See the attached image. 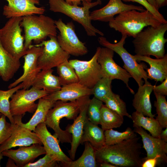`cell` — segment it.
Here are the masks:
<instances>
[{"label": "cell", "instance_id": "obj_1", "mask_svg": "<svg viewBox=\"0 0 167 167\" xmlns=\"http://www.w3.org/2000/svg\"><path fill=\"white\" fill-rule=\"evenodd\" d=\"M137 136L117 144L104 146L96 150L97 164L107 162L118 167H140L143 162L141 158L142 145Z\"/></svg>", "mask_w": 167, "mask_h": 167}, {"label": "cell", "instance_id": "obj_2", "mask_svg": "<svg viewBox=\"0 0 167 167\" xmlns=\"http://www.w3.org/2000/svg\"><path fill=\"white\" fill-rule=\"evenodd\" d=\"M87 96L75 101H69L58 100L49 111L44 122L54 131V135L62 143H71L72 135L60 127V120L63 118L68 120H75L79 114L82 106L90 99Z\"/></svg>", "mask_w": 167, "mask_h": 167}, {"label": "cell", "instance_id": "obj_3", "mask_svg": "<svg viewBox=\"0 0 167 167\" xmlns=\"http://www.w3.org/2000/svg\"><path fill=\"white\" fill-rule=\"evenodd\" d=\"M161 22L149 11L135 10L126 11L114 17L109 22V27L122 35L134 38L145 27L157 26Z\"/></svg>", "mask_w": 167, "mask_h": 167}, {"label": "cell", "instance_id": "obj_4", "mask_svg": "<svg viewBox=\"0 0 167 167\" xmlns=\"http://www.w3.org/2000/svg\"><path fill=\"white\" fill-rule=\"evenodd\" d=\"M167 30V24H162L157 26H148L140 31L132 41L135 55H152L156 58L163 57L165 54L167 39L164 36Z\"/></svg>", "mask_w": 167, "mask_h": 167}, {"label": "cell", "instance_id": "obj_5", "mask_svg": "<svg viewBox=\"0 0 167 167\" xmlns=\"http://www.w3.org/2000/svg\"><path fill=\"white\" fill-rule=\"evenodd\" d=\"M48 1L51 11L64 14L81 24L88 36H96L97 34L104 36L103 32L92 25L90 18V9L101 4V0L93 2L83 1V6L81 7L70 4L64 0H48Z\"/></svg>", "mask_w": 167, "mask_h": 167}, {"label": "cell", "instance_id": "obj_6", "mask_svg": "<svg viewBox=\"0 0 167 167\" xmlns=\"http://www.w3.org/2000/svg\"><path fill=\"white\" fill-rule=\"evenodd\" d=\"M20 25L24 28V46L27 49L32 45V41L39 44L47 37L57 36L55 20L43 14L22 17Z\"/></svg>", "mask_w": 167, "mask_h": 167}, {"label": "cell", "instance_id": "obj_7", "mask_svg": "<svg viewBox=\"0 0 167 167\" xmlns=\"http://www.w3.org/2000/svg\"><path fill=\"white\" fill-rule=\"evenodd\" d=\"M127 37L125 35H122L121 38L118 42L112 43L103 36H101L98 38V41L100 45L111 49L120 56L124 63L123 68L135 80L138 86H142L144 83L143 79L145 82H146L149 79L145 70L147 67L143 63H139L134 58L133 55L130 54L124 47Z\"/></svg>", "mask_w": 167, "mask_h": 167}, {"label": "cell", "instance_id": "obj_8", "mask_svg": "<svg viewBox=\"0 0 167 167\" xmlns=\"http://www.w3.org/2000/svg\"><path fill=\"white\" fill-rule=\"evenodd\" d=\"M22 17L9 19L0 29V40L4 49L15 58L20 59L27 53L24 46V38L22 35L20 23Z\"/></svg>", "mask_w": 167, "mask_h": 167}, {"label": "cell", "instance_id": "obj_9", "mask_svg": "<svg viewBox=\"0 0 167 167\" xmlns=\"http://www.w3.org/2000/svg\"><path fill=\"white\" fill-rule=\"evenodd\" d=\"M49 94L44 90H38L32 87L28 89L22 88L18 90L11 98L10 109L11 115L13 117L23 116L26 112L33 113L38 105L35 101Z\"/></svg>", "mask_w": 167, "mask_h": 167}, {"label": "cell", "instance_id": "obj_10", "mask_svg": "<svg viewBox=\"0 0 167 167\" xmlns=\"http://www.w3.org/2000/svg\"><path fill=\"white\" fill-rule=\"evenodd\" d=\"M59 33L57 36V41L62 48L70 55L75 56L86 54L88 50L85 44L78 37L72 22L65 24L61 19L55 20Z\"/></svg>", "mask_w": 167, "mask_h": 167}, {"label": "cell", "instance_id": "obj_11", "mask_svg": "<svg viewBox=\"0 0 167 167\" xmlns=\"http://www.w3.org/2000/svg\"><path fill=\"white\" fill-rule=\"evenodd\" d=\"M48 40H44L35 46L43 47L39 57L37 64L41 70H45L57 67L63 62L68 60L70 55L64 51L59 44L57 37L50 36Z\"/></svg>", "mask_w": 167, "mask_h": 167}, {"label": "cell", "instance_id": "obj_12", "mask_svg": "<svg viewBox=\"0 0 167 167\" xmlns=\"http://www.w3.org/2000/svg\"><path fill=\"white\" fill-rule=\"evenodd\" d=\"M100 48V47L97 48L95 54L89 60H68L77 74L78 83L90 88H92L103 77L101 66L97 60Z\"/></svg>", "mask_w": 167, "mask_h": 167}, {"label": "cell", "instance_id": "obj_13", "mask_svg": "<svg viewBox=\"0 0 167 167\" xmlns=\"http://www.w3.org/2000/svg\"><path fill=\"white\" fill-rule=\"evenodd\" d=\"M114 52L107 47H100L97 60L100 64L103 77L112 80L118 79L122 81L130 92L134 94L135 92L129 85L131 75L125 69L118 66L113 59Z\"/></svg>", "mask_w": 167, "mask_h": 167}, {"label": "cell", "instance_id": "obj_14", "mask_svg": "<svg viewBox=\"0 0 167 167\" xmlns=\"http://www.w3.org/2000/svg\"><path fill=\"white\" fill-rule=\"evenodd\" d=\"M42 46L37 47L31 45L27 53L23 57L24 62L22 75L8 86L9 89L14 87L22 83V88L28 89L32 86L36 76L41 70L38 67V59L42 53Z\"/></svg>", "mask_w": 167, "mask_h": 167}, {"label": "cell", "instance_id": "obj_15", "mask_svg": "<svg viewBox=\"0 0 167 167\" xmlns=\"http://www.w3.org/2000/svg\"><path fill=\"white\" fill-rule=\"evenodd\" d=\"M34 132L37 134L43 145L46 154L54 157L60 163L72 161L63 152L58 138L48 131L44 122L38 124Z\"/></svg>", "mask_w": 167, "mask_h": 167}, {"label": "cell", "instance_id": "obj_16", "mask_svg": "<svg viewBox=\"0 0 167 167\" xmlns=\"http://www.w3.org/2000/svg\"><path fill=\"white\" fill-rule=\"evenodd\" d=\"M8 2L3 8V15L7 18L23 17L35 14H43L44 7H38L35 4L39 3V0H5Z\"/></svg>", "mask_w": 167, "mask_h": 167}, {"label": "cell", "instance_id": "obj_17", "mask_svg": "<svg viewBox=\"0 0 167 167\" xmlns=\"http://www.w3.org/2000/svg\"><path fill=\"white\" fill-rule=\"evenodd\" d=\"M42 143L37 134L19 125L15 121L14 128L10 137L0 146V152L19 146H28L32 144Z\"/></svg>", "mask_w": 167, "mask_h": 167}, {"label": "cell", "instance_id": "obj_18", "mask_svg": "<svg viewBox=\"0 0 167 167\" xmlns=\"http://www.w3.org/2000/svg\"><path fill=\"white\" fill-rule=\"evenodd\" d=\"M134 131L141 137L143 147L147 153V156L143 161L148 159L160 156L162 163L167 162V143L160 138L152 136L141 127H134Z\"/></svg>", "mask_w": 167, "mask_h": 167}, {"label": "cell", "instance_id": "obj_19", "mask_svg": "<svg viewBox=\"0 0 167 167\" xmlns=\"http://www.w3.org/2000/svg\"><path fill=\"white\" fill-rule=\"evenodd\" d=\"M132 10L141 11L145 10L142 6L126 4L122 0H109L108 3L102 8L90 12V18L92 21L109 22L115 15Z\"/></svg>", "mask_w": 167, "mask_h": 167}, {"label": "cell", "instance_id": "obj_20", "mask_svg": "<svg viewBox=\"0 0 167 167\" xmlns=\"http://www.w3.org/2000/svg\"><path fill=\"white\" fill-rule=\"evenodd\" d=\"M2 153L3 156L12 159L17 167H24L40 156L45 154L46 152L43 146L36 143L28 146L20 147L16 150L8 149Z\"/></svg>", "mask_w": 167, "mask_h": 167}, {"label": "cell", "instance_id": "obj_21", "mask_svg": "<svg viewBox=\"0 0 167 167\" xmlns=\"http://www.w3.org/2000/svg\"><path fill=\"white\" fill-rule=\"evenodd\" d=\"M90 99L82 106L79 115L74 120L72 124H68L65 130L72 135L71 148L68 152L70 158L73 161L75 159L77 149L83 134L84 125L87 119V109Z\"/></svg>", "mask_w": 167, "mask_h": 167}, {"label": "cell", "instance_id": "obj_22", "mask_svg": "<svg viewBox=\"0 0 167 167\" xmlns=\"http://www.w3.org/2000/svg\"><path fill=\"white\" fill-rule=\"evenodd\" d=\"M92 94L91 88L77 83L62 86L59 90L43 97L55 101H71Z\"/></svg>", "mask_w": 167, "mask_h": 167}, {"label": "cell", "instance_id": "obj_23", "mask_svg": "<svg viewBox=\"0 0 167 167\" xmlns=\"http://www.w3.org/2000/svg\"><path fill=\"white\" fill-rule=\"evenodd\" d=\"M138 62L143 61L147 63L150 68L146 67V72L148 78L157 82H162L167 78V54L160 58L153 59L150 56L135 55H133Z\"/></svg>", "mask_w": 167, "mask_h": 167}, {"label": "cell", "instance_id": "obj_24", "mask_svg": "<svg viewBox=\"0 0 167 167\" xmlns=\"http://www.w3.org/2000/svg\"><path fill=\"white\" fill-rule=\"evenodd\" d=\"M153 88L154 85L149 82H145L143 85L139 86L132 101V105L136 111L145 116L152 118L155 117V115L152 112V106L150 100Z\"/></svg>", "mask_w": 167, "mask_h": 167}, {"label": "cell", "instance_id": "obj_25", "mask_svg": "<svg viewBox=\"0 0 167 167\" xmlns=\"http://www.w3.org/2000/svg\"><path fill=\"white\" fill-rule=\"evenodd\" d=\"M57 101L42 97L39 99L36 109L30 120L26 123L22 122V116L13 117L15 121L23 127L34 131L39 123L44 122L47 114Z\"/></svg>", "mask_w": 167, "mask_h": 167}, {"label": "cell", "instance_id": "obj_26", "mask_svg": "<svg viewBox=\"0 0 167 167\" xmlns=\"http://www.w3.org/2000/svg\"><path fill=\"white\" fill-rule=\"evenodd\" d=\"M20 65L19 59L12 56L4 49L0 40V75L3 80L8 82L12 79Z\"/></svg>", "mask_w": 167, "mask_h": 167}, {"label": "cell", "instance_id": "obj_27", "mask_svg": "<svg viewBox=\"0 0 167 167\" xmlns=\"http://www.w3.org/2000/svg\"><path fill=\"white\" fill-rule=\"evenodd\" d=\"M53 70H41L35 79L32 87L44 90L49 94L59 90L62 87L58 76L53 74Z\"/></svg>", "mask_w": 167, "mask_h": 167}, {"label": "cell", "instance_id": "obj_28", "mask_svg": "<svg viewBox=\"0 0 167 167\" xmlns=\"http://www.w3.org/2000/svg\"><path fill=\"white\" fill-rule=\"evenodd\" d=\"M104 131L98 125L94 124L87 119L84 127L80 144L89 142L96 150L105 145Z\"/></svg>", "mask_w": 167, "mask_h": 167}, {"label": "cell", "instance_id": "obj_29", "mask_svg": "<svg viewBox=\"0 0 167 167\" xmlns=\"http://www.w3.org/2000/svg\"><path fill=\"white\" fill-rule=\"evenodd\" d=\"M131 119L133 122V127H141L148 131L152 136L160 138L163 128L156 119L145 117L142 113L136 111L133 113Z\"/></svg>", "mask_w": 167, "mask_h": 167}, {"label": "cell", "instance_id": "obj_30", "mask_svg": "<svg viewBox=\"0 0 167 167\" xmlns=\"http://www.w3.org/2000/svg\"><path fill=\"white\" fill-rule=\"evenodd\" d=\"M85 148L81 156L75 161L59 163L63 167H96L98 166L95 157L96 149L88 142L84 143Z\"/></svg>", "mask_w": 167, "mask_h": 167}, {"label": "cell", "instance_id": "obj_31", "mask_svg": "<svg viewBox=\"0 0 167 167\" xmlns=\"http://www.w3.org/2000/svg\"><path fill=\"white\" fill-rule=\"evenodd\" d=\"M124 122V118L103 105L101 113L100 124L102 129L105 130L120 127Z\"/></svg>", "mask_w": 167, "mask_h": 167}, {"label": "cell", "instance_id": "obj_32", "mask_svg": "<svg viewBox=\"0 0 167 167\" xmlns=\"http://www.w3.org/2000/svg\"><path fill=\"white\" fill-rule=\"evenodd\" d=\"M23 87V84L21 83L8 90H0V113L7 117L12 124L14 123L15 120L10 112L9 99L17 91L22 88Z\"/></svg>", "mask_w": 167, "mask_h": 167}, {"label": "cell", "instance_id": "obj_33", "mask_svg": "<svg viewBox=\"0 0 167 167\" xmlns=\"http://www.w3.org/2000/svg\"><path fill=\"white\" fill-rule=\"evenodd\" d=\"M105 145L108 146L117 144L125 140L137 136L136 133L130 127L122 132L112 129L104 131Z\"/></svg>", "mask_w": 167, "mask_h": 167}, {"label": "cell", "instance_id": "obj_34", "mask_svg": "<svg viewBox=\"0 0 167 167\" xmlns=\"http://www.w3.org/2000/svg\"><path fill=\"white\" fill-rule=\"evenodd\" d=\"M68 60L63 62L56 67L62 86L79 82L75 70Z\"/></svg>", "mask_w": 167, "mask_h": 167}, {"label": "cell", "instance_id": "obj_35", "mask_svg": "<svg viewBox=\"0 0 167 167\" xmlns=\"http://www.w3.org/2000/svg\"><path fill=\"white\" fill-rule=\"evenodd\" d=\"M112 80L107 77H102L92 88V94L96 98L104 102L113 92L111 88Z\"/></svg>", "mask_w": 167, "mask_h": 167}, {"label": "cell", "instance_id": "obj_36", "mask_svg": "<svg viewBox=\"0 0 167 167\" xmlns=\"http://www.w3.org/2000/svg\"><path fill=\"white\" fill-rule=\"evenodd\" d=\"M104 103L109 109L120 116L131 118V115L127 112L126 103L120 96L113 92L106 99Z\"/></svg>", "mask_w": 167, "mask_h": 167}, {"label": "cell", "instance_id": "obj_37", "mask_svg": "<svg viewBox=\"0 0 167 167\" xmlns=\"http://www.w3.org/2000/svg\"><path fill=\"white\" fill-rule=\"evenodd\" d=\"M156 101L154 102L157 116L156 119L163 128L167 127V102L165 96L153 92Z\"/></svg>", "mask_w": 167, "mask_h": 167}, {"label": "cell", "instance_id": "obj_38", "mask_svg": "<svg viewBox=\"0 0 167 167\" xmlns=\"http://www.w3.org/2000/svg\"><path fill=\"white\" fill-rule=\"evenodd\" d=\"M103 102L94 97L89 101L87 112L88 119L92 123L100 124L101 109Z\"/></svg>", "mask_w": 167, "mask_h": 167}, {"label": "cell", "instance_id": "obj_39", "mask_svg": "<svg viewBox=\"0 0 167 167\" xmlns=\"http://www.w3.org/2000/svg\"><path fill=\"white\" fill-rule=\"evenodd\" d=\"M6 117L2 114L0 118V146L10 137L14 128V123L7 122Z\"/></svg>", "mask_w": 167, "mask_h": 167}, {"label": "cell", "instance_id": "obj_40", "mask_svg": "<svg viewBox=\"0 0 167 167\" xmlns=\"http://www.w3.org/2000/svg\"><path fill=\"white\" fill-rule=\"evenodd\" d=\"M59 163L53 157L46 154L45 155L37 161L30 162L24 167H60Z\"/></svg>", "mask_w": 167, "mask_h": 167}, {"label": "cell", "instance_id": "obj_41", "mask_svg": "<svg viewBox=\"0 0 167 167\" xmlns=\"http://www.w3.org/2000/svg\"><path fill=\"white\" fill-rule=\"evenodd\" d=\"M124 2H136L143 6L146 10L149 11L154 15L163 24L167 23V21L159 12V10L150 5L146 0H122Z\"/></svg>", "mask_w": 167, "mask_h": 167}, {"label": "cell", "instance_id": "obj_42", "mask_svg": "<svg viewBox=\"0 0 167 167\" xmlns=\"http://www.w3.org/2000/svg\"><path fill=\"white\" fill-rule=\"evenodd\" d=\"M162 162L160 156L146 160L143 161L141 167H155L159 163Z\"/></svg>", "mask_w": 167, "mask_h": 167}, {"label": "cell", "instance_id": "obj_43", "mask_svg": "<svg viewBox=\"0 0 167 167\" xmlns=\"http://www.w3.org/2000/svg\"><path fill=\"white\" fill-rule=\"evenodd\" d=\"M153 92L161 95L166 96L167 95V78L161 84L158 85H154Z\"/></svg>", "mask_w": 167, "mask_h": 167}, {"label": "cell", "instance_id": "obj_44", "mask_svg": "<svg viewBox=\"0 0 167 167\" xmlns=\"http://www.w3.org/2000/svg\"><path fill=\"white\" fill-rule=\"evenodd\" d=\"M67 3L73 5L78 6L81 3V2L84 1L92 2V0H64Z\"/></svg>", "mask_w": 167, "mask_h": 167}, {"label": "cell", "instance_id": "obj_45", "mask_svg": "<svg viewBox=\"0 0 167 167\" xmlns=\"http://www.w3.org/2000/svg\"><path fill=\"white\" fill-rule=\"evenodd\" d=\"M156 7L159 10L160 8L165 6L167 4V0H155Z\"/></svg>", "mask_w": 167, "mask_h": 167}, {"label": "cell", "instance_id": "obj_46", "mask_svg": "<svg viewBox=\"0 0 167 167\" xmlns=\"http://www.w3.org/2000/svg\"><path fill=\"white\" fill-rule=\"evenodd\" d=\"M165 130H162L160 135V138L166 142H167V127Z\"/></svg>", "mask_w": 167, "mask_h": 167}, {"label": "cell", "instance_id": "obj_47", "mask_svg": "<svg viewBox=\"0 0 167 167\" xmlns=\"http://www.w3.org/2000/svg\"><path fill=\"white\" fill-rule=\"evenodd\" d=\"M99 164L100 167H118L117 166L107 162H103Z\"/></svg>", "mask_w": 167, "mask_h": 167}, {"label": "cell", "instance_id": "obj_48", "mask_svg": "<svg viewBox=\"0 0 167 167\" xmlns=\"http://www.w3.org/2000/svg\"><path fill=\"white\" fill-rule=\"evenodd\" d=\"M14 162L11 159L9 158L8 161L6 163V167H13L15 166V167H17L14 163ZM15 167V166H14Z\"/></svg>", "mask_w": 167, "mask_h": 167}, {"label": "cell", "instance_id": "obj_49", "mask_svg": "<svg viewBox=\"0 0 167 167\" xmlns=\"http://www.w3.org/2000/svg\"><path fill=\"white\" fill-rule=\"evenodd\" d=\"M151 5L155 7L156 9V3L155 0H146ZM158 10V9H157Z\"/></svg>", "mask_w": 167, "mask_h": 167}, {"label": "cell", "instance_id": "obj_50", "mask_svg": "<svg viewBox=\"0 0 167 167\" xmlns=\"http://www.w3.org/2000/svg\"><path fill=\"white\" fill-rule=\"evenodd\" d=\"M3 155H2L1 152H0V164L1 160L3 158ZM1 166L0 165V167Z\"/></svg>", "mask_w": 167, "mask_h": 167}, {"label": "cell", "instance_id": "obj_51", "mask_svg": "<svg viewBox=\"0 0 167 167\" xmlns=\"http://www.w3.org/2000/svg\"><path fill=\"white\" fill-rule=\"evenodd\" d=\"M2 114L1 113H0V118L1 117V116L2 115Z\"/></svg>", "mask_w": 167, "mask_h": 167}, {"label": "cell", "instance_id": "obj_52", "mask_svg": "<svg viewBox=\"0 0 167 167\" xmlns=\"http://www.w3.org/2000/svg\"></svg>", "mask_w": 167, "mask_h": 167}]
</instances>
